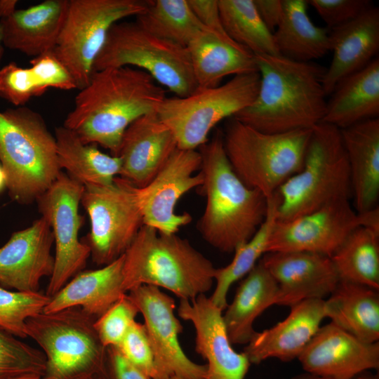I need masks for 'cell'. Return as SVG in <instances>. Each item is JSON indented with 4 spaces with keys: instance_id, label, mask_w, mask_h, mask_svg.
<instances>
[{
    "instance_id": "1",
    "label": "cell",
    "mask_w": 379,
    "mask_h": 379,
    "mask_svg": "<svg viewBox=\"0 0 379 379\" xmlns=\"http://www.w3.org/2000/svg\"><path fill=\"white\" fill-rule=\"evenodd\" d=\"M165 98L164 89L140 69L95 71L75 97L63 126L83 142L99 145L118 156L126 128L139 117L156 112Z\"/></svg>"
},
{
    "instance_id": "2",
    "label": "cell",
    "mask_w": 379,
    "mask_h": 379,
    "mask_svg": "<svg viewBox=\"0 0 379 379\" xmlns=\"http://www.w3.org/2000/svg\"><path fill=\"white\" fill-rule=\"evenodd\" d=\"M260 86L253 102L234 119L258 131L280 133L312 129L326 112V68L280 55H255Z\"/></svg>"
},
{
    "instance_id": "3",
    "label": "cell",
    "mask_w": 379,
    "mask_h": 379,
    "mask_svg": "<svg viewBox=\"0 0 379 379\" xmlns=\"http://www.w3.org/2000/svg\"><path fill=\"white\" fill-rule=\"evenodd\" d=\"M200 149L201 186L206 202L197 229L212 247L223 253H234L264 222L267 201L260 191L248 187L235 173L220 133Z\"/></svg>"
},
{
    "instance_id": "4",
    "label": "cell",
    "mask_w": 379,
    "mask_h": 379,
    "mask_svg": "<svg viewBox=\"0 0 379 379\" xmlns=\"http://www.w3.org/2000/svg\"><path fill=\"white\" fill-rule=\"evenodd\" d=\"M215 268L187 239L143 225L124 254L123 286L151 285L192 300L211 290Z\"/></svg>"
},
{
    "instance_id": "5",
    "label": "cell",
    "mask_w": 379,
    "mask_h": 379,
    "mask_svg": "<svg viewBox=\"0 0 379 379\" xmlns=\"http://www.w3.org/2000/svg\"><path fill=\"white\" fill-rule=\"evenodd\" d=\"M0 164L18 204L36 201L53 185L62 171L55 135L41 114L24 106L0 111Z\"/></svg>"
},
{
    "instance_id": "6",
    "label": "cell",
    "mask_w": 379,
    "mask_h": 379,
    "mask_svg": "<svg viewBox=\"0 0 379 379\" xmlns=\"http://www.w3.org/2000/svg\"><path fill=\"white\" fill-rule=\"evenodd\" d=\"M277 220L287 222L350 199V169L340 130L321 122L312 130L301 170L277 190Z\"/></svg>"
},
{
    "instance_id": "7",
    "label": "cell",
    "mask_w": 379,
    "mask_h": 379,
    "mask_svg": "<svg viewBox=\"0 0 379 379\" xmlns=\"http://www.w3.org/2000/svg\"><path fill=\"white\" fill-rule=\"evenodd\" d=\"M95 320L79 307L41 312L27 320V336L46 357L40 379H112L107 348L94 328Z\"/></svg>"
},
{
    "instance_id": "8",
    "label": "cell",
    "mask_w": 379,
    "mask_h": 379,
    "mask_svg": "<svg viewBox=\"0 0 379 379\" xmlns=\"http://www.w3.org/2000/svg\"><path fill=\"white\" fill-rule=\"evenodd\" d=\"M312 130L268 133L232 117L222 138L235 173L248 187L269 199L301 170Z\"/></svg>"
},
{
    "instance_id": "9",
    "label": "cell",
    "mask_w": 379,
    "mask_h": 379,
    "mask_svg": "<svg viewBox=\"0 0 379 379\" xmlns=\"http://www.w3.org/2000/svg\"><path fill=\"white\" fill-rule=\"evenodd\" d=\"M121 67L145 71L177 97L188 96L198 88L187 47L151 34L135 21H119L111 27L93 72Z\"/></svg>"
},
{
    "instance_id": "10",
    "label": "cell",
    "mask_w": 379,
    "mask_h": 379,
    "mask_svg": "<svg viewBox=\"0 0 379 379\" xmlns=\"http://www.w3.org/2000/svg\"><path fill=\"white\" fill-rule=\"evenodd\" d=\"M259 86L258 72L236 75L222 85L198 88L186 97H166L156 112L173 133L178 148L196 149L208 141L220 121L253 102Z\"/></svg>"
},
{
    "instance_id": "11",
    "label": "cell",
    "mask_w": 379,
    "mask_h": 379,
    "mask_svg": "<svg viewBox=\"0 0 379 379\" xmlns=\"http://www.w3.org/2000/svg\"><path fill=\"white\" fill-rule=\"evenodd\" d=\"M144 0H69L53 53L74 79L77 89L89 82L94 62L111 27L145 11Z\"/></svg>"
},
{
    "instance_id": "12",
    "label": "cell",
    "mask_w": 379,
    "mask_h": 379,
    "mask_svg": "<svg viewBox=\"0 0 379 379\" xmlns=\"http://www.w3.org/2000/svg\"><path fill=\"white\" fill-rule=\"evenodd\" d=\"M135 188L119 176L108 185H84L81 204L90 220L87 244L97 265L124 255L143 225Z\"/></svg>"
},
{
    "instance_id": "13",
    "label": "cell",
    "mask_w": 379,
    "mask_h": 379,
    "mask_svg": "<svg viewBox=\"0 0 379 379\" xmlns=\"http://www.w3.org/2000/svg\"><path fill=\"white\" fill-rule=\"evenodd\" d=\"M84 188L61 171L36 200L39 213L51 227L55 246L54 268L46 292L50 298L81 272L91 256L88 245L79 239L84 222L79 212Z\"/></svg>"
},
{
    "instance_id": "14",
    "label": "cell",
    "mask_w": 379,
    "mask_h": 379,
    "mask_svg": "<svg viewBox=\"0 0 379 379\" xmlns=\"http://www.w3.org/2000/svg\"><path fill=\"white\" fill-rule=\"evenodd\" d=\"M201 166L199 151L177 148L148 184L135 187L144 225L172 234L191 222L192 216L177 213L175 206L185 193L202 185Z\"/></svg>"
},
{
    "instance_id": "15",
    "label": "cell",
    "mask_w": 379,
    "mask_h": 379,
    "mask_svg": "<svg viewBox=\"0 0 379 379\" xmlns=\"http://www.w3.org/2000/svg\"><path fill=\"white\" fill-rule=\"evenodd\" d=\"M128 295L143 317L154 356L157 378L176 375L181 379H206V364L190 359L180 344L179 335L183 328L175 314L174 299L151 285L135 287L129 291Z\"/></svg>"
},
{
    "instance_id": "16",
    "label": "cell",
    "mask_w": 379,
    "mask_h": 379,
    "mask_svg": "<svg viewBox=\"0 0 379 379\" xmlns=\"http://www.w3.org/2000/svg\"><path fill=\"white\" fill-rule=\"evenodd\" d=\"M360 227L350 199L338 200L287 222L276 220L267 253L305 251L331 256Z\"/></svg>"
},
{
    "instance_id": "17",
    "label": "cell",
    "mask_w": 379,
    "mask_h": 379,
    "mask_svg": "<svg viewBox=\"0 0 379 379\" xmlns=\"http://www.w3.org/2000/svg\"><path fill=\"white\" fill-rule=\"evenodd\" d=\"M178 316L195 330V350L207 364L206 379H244L251 364L230 341L222 310L205 294L192 300H180Z\"/></svg>"
},
{
    "instance_id": "18",
    "label": "cell",
    "mask_w": 379,
    "mask_h": 379,
    "mask_svg": "<svg viewBox=\"0 0 379 379\" xmlns=\"http://www.w3.org/2000/svg\"><path fill=\"white\" fill-rule=\"evenodd\" d=\"M260 261L279 288L276 305L290 307L306 300L329 296L340 278L330 257L305 252L265 253Z\"/></svg>"
},
{
    "instance_id": "19",
    "label": "cell",
    "mask_w": 379,
    "mask_h": 379,
    "mask_svg": "<svg viewBox=\"0 0 379 379\" xmlns=\"http://www.w3.org/2000/svg\"><path fill=\"white\" fill-rule=\"evenodd\" d=\"M307 373L352 379L379 368V342L364 343L332 322L321 326L298 358Z\"/></svg>"
},
{
    "instance_id": "20",
    "label": "cell",
    "mask_w": 379,
    "mask_h": 379,
    "mask_svg": "<svg viewBox=\"0 0 379 379\" xmlns=\"http://www.w3.org/2000/svg\"><path fill=\"white\" fill-rule=\"evenodd\" d=\"M53 235L41 216L29 227L13 232L0 248V286L36 292L42 278L51 276L55 259Z\"/></svg>"
},
{
    "instance_id": "21",
    "label": "cell",
    "mask_w": 379,
    "mask_h": 379,
    "mask_svg": "<svg viewBox=\"0 0 379 379\" xmlns=\"http://www.w3.org/2000/svg\"><path fill=\"white\" fill-rule=\"evenodd\" d=\"M178 148L171 131L156 112L135 120L125 131L118 156L119 177L140 188L148 184Z\"/></svg>"
},
{
    "instance_id": "22",
    "label": "cell",
    "mask_w": 379,
    "mask_h": 379,
    "mask_svg": "<svg viewBox=\"0 0 379 379\" xmlns=\"http://www.w3.org/2000/svg\"><path fill=\"white\" fill-rule=\"evenodd\" d=\"M326 317L324 300L302 301L288 315L270 328L255 331L244 347L251 364L276 358L283 361L298 359L317 333Z\"/></svg>"
},
{
    "instance_id": "23",
    "label": "cell",
    "mask_w": 379,
    "mask_h": 379,
    "mask_svg": "<svg viewBox=\"0 0 379 379\" xmlns=\"http://www.w3.org/2000/svg\"><path fill=\"white\" fill-rule=\"evenodd\" d=\"M332 61L323 86L326 96L347 77L364 69L379 51V8L373 6L354 20L329 29Z\"/></svg>"
},
{
    "instance_id": "24",
    "label": "cell",
    "mask_w": 379,
    "mask_h": 379,
    "mask_svg": "<svg viewBox=\"0 0 379 379\" xmlns=\"http://www.w3.org/2000/svg\"><path fill=\"white\" fill-rule=\"evenodd\" d=\"M69 0H46L1 19L3 44L27 55L53 51Z\"/></svg>"
},
{
    "instance_id": "25",
    "label": "cell",
    "mask_w": 379,
    "mask_h": 379,
    "mask_svg": "<svg viewBox=\"0 0 379 379\" xmlns=\"http://www.w3.org/2000/svg\"><path fill=\"white\" fill-rule=\"evenodd\" d=\"M198 88H214L230 75L258 72L255 55L227 34L206 27L187 46Z\"/></svg>"
},
{
    "instance_id": "26",
    "label": "cell",
    "mask_w": 379,
    "mask_h": 379,
    "mask_svg": "<svg viewBox=\"0 0 379 379\" xmlns=\"http://www.w3.org/2000/svg\"><path fill=\"white\" fill-rule=\"evenodd\" d=\"M357 213L377 206L379 197V119L340 130Z\"/></svg>"
},
{
    "instance_id": "27",
    "label": "cell",
    "mask_w": 379,
    "mask_h": 379,
    "mask_svg": "<svg viewBox=\"0 0 379 379\" xmlns=\"http://www.w3.org/2000/svg\"><path fill=\"white\" fill-rule=\"evenodd\" d=\"M123 267L124 255L100 269L79 272L51 298L43 312L79 307L98 319L126 293Z\"/></svg>"
},
{
    "instance_id": "28",
    "label": "cell",
    "mask_w": 379,
    "mask_h": 379,
    "mask_svg": "<svg viewBox=\"0 0 379 379\" xmlns=\"http://www.w3.org/2000/svg\"><path fill=\"white\" fill-rule=\"evenodd\" d=\"M327 100L321 122L339 129L379 117V59L340 81Z\"/></svg>"
},
{
    "instance_id": "29",
    "label": "cell",
    "mask_w": 379,
    "mask_h": 379,
    "mask_svg": "<svg viewBox=\"0 0 379 379\" xmlns=\"http://www.w3.org/2000/svg\"><path fill=\"white\" fill-rule=\"evenodd\" d=\"M279 288L260 260L239 284L234 299L222 314L232 345L247 344L255 332L253 323L276 305Z\"/></svg>"
},
{
    "instance_id": "30",
    "label": "cell",
    "mask_w": 379,
    "mask_h": 379,
    "mask_svg": "<svg viewBox=\"0 0 379 379\" xmlns=\"http://www.w3.org/2000/svg\"><path fill=\"white\" fill-rule=\"evenodd\" d=\"M324 307L331 322L364 343L378 342V290L340 280Z\"/></svg>"
},
{
    "instance_id": "31",
    "label": "cell",
    "mask_w": 379,
    "mask_h": 379,
    "mask_svg": "<svg viewBox=\"0 0 379 379\" xmlns=\"http://www.w3.org/2000/svg\"><path fill=\"white\" fill-rule=\"evenodd\" d=\"M30 64L29 67L23 68L12 62L0 69V96L3 99L22 107L48 88H77L74 79L53 51L35 57Z\"/></svg>"
},
{
    "instance_id": "32",
    "label": "cell",
    "mask_w": 379,
    "mask_h": 379,
    "mask_svg": "<svg viewBox=\"0 0 379 379\" xmlns=\"http://www.w3.org/2000/svg\"><path fill=\"white\" fill-rule=\"evenodd\" d=\"M56 152L60 168L84 185H108L119 175L121 160L109 155L96 145L86 144L73 131L63 125L55 128Z\"/></svg>"
},
{
    "instance_id": "33",
    "label": "cell",
    "mask_w": 379,
    "mask_h": 379,
    "mask_svg": "<svg viewBox=\"0 0 379 379\" xmlns=\"http://www.w3.org/2000/svg\"><path fill=\"white\" fill-rule=\"evenodd\" d=\"M305 0H284L282 20L273 33L279 55L298 62H312L330 51L329 29L315 25Z\"/></svg>"
},
{
    "instance_id": "34",
    "label": "cell",
    "mask_w": 379,
    "mask_h": 379,
    "mask_svg": "<svg viewBox=\"0 0 379 379\" xmlns=\"http://www.w3.org/2000/svg\"><path fill=\"white\" fill-rule=\"evenodd\" d=\"M340 280L379 290V234L358 227L331 256Z\"/></svg>"
},
{
    "instance_id": "35",
    "label": "cell",
    "mask_w": 379,
    "mask_h": 379,
    "mask_svg": "<svg viewBox=\"0 0 379 379\" xmlns=\"http://www.w3.org/2000/svg\"><path fill=\"white\" fill-rule=\"evenodd\" d=\"M266 218L255 234L245 244L238 247L227 265L215 268L214 281L215 286L210 297L212 302L222 311L227 306V296L232 285L244 277L265 253L268 240L277 220V198L274 194L267 199Z\"/></svg>"
},
{
    "instance_id": "36",
    "label": "cell",
    "mask_w": 379,
    "mask_h": 379,
    "mask_svg": "<svg viewBox=\"0 0 379 379\" xmlns=\"http://www.w3.org/2000/svg\"><path fill=\"white\" fill-rule=\"evenodd\" d=\"M135 21L151 34L185 47L205 27L187 0L149 1Z\"/></svg>"
},
{
    "instance_id": "37",
    "label": "cell",
    "mask_w": 379,
    "mask_h": 379,
    "mask_svg": "<svg viewBox=\"0 0 379 379\" xmlns=\"http://www.w3.org/2000/svg\"><path fill=\"white\" fill-rule=\"evenodd\" d=\"M223 29L254 55H279L274 35L260 18L253 0H218Z\"/></svg>"
},
{
    "instance_id": "38",
    "label": "cell",
    "mask_w": 379,
    "mask_h": 379,
    "mask_svg": "<svg viewBox=\"0 0 379 379\" xmlns=\"http://www.w3.org/2000/svg\"><path fill=\"white\" fill-rule=\"evenodd\" d=\"M46 369L43 352L0 327V379L27 375L41 377Z\"/></svg>"
},
{
    "instance_id": "39",
    "label": "cell",
    "mask_w": 379,
    "mask_h": 379,
    "mask_svg": "<svg viewBox=\"0 0 379 379\" xmlns=\"http://www.w3.org/2000/svg\"><path fill=\"white\" fill-rule=\"evenodd\" d=\"M50 300L39 291H11L0 286V327L17 338H27V320L43 312Z\"/></svg>"
},
{
    "instance_id": "40",
    "label": "cell",
    "mask_w": 379,
    "mask_h": 379,
    "mask_svg": "<svg viewBox=\"0 0 379 379\" xmlns=\"http://www.w3.org/2000/svg\"><path fill=\"white\" fill-rule=\"evenodd\" d=\"M140 313L135 303L126 293L94 321V328L106 347H117Z\"/></svg>"
},
{
    "instance_id": "41",
    "label": "cell",
    "mask_w": 379,
    "mask_h": 379,
    "mask_svg": "<svg viewBox=\"0 0 379 379\" xmlns=\"http://www.w3.org/2000/svg\"><path fill=\"white\" fill-rule=\"evenodd\" d=\"M116 347L150 379L157 378L154 356L143 324L135 321Z\"/></svg>"
},
{
    "instance_id": "42",
    "label": "cell",
    "mask_w": 379,
    "mask_h": 379,
    "mask_svg": "<svg viewBox=\"0 0 379 379\" xmlns=\"http://www.w3.org/2000/svg\"><path fill=\"white\" fill-rule=\"evenodd\" d=\"M327 28L332 29L347 23L371 8L370 0H308Z\"/></svg>"
},
{
    "instance_id": "43",
    "label": "cell",
    "mask_w": 379,
    "mask_h": 379,
    "mask_svg": "<svg viewBox=\"0 0 379 379\" xmlns=\"http://www.w3.org/2000/svg\"><path fill=\"white\" fill-rule=\"evenodd\" d=\"M187 1L193 13L204 27L216 32L226 34L221 22L218 0Z\"/></svg>"
},
{
    "instance_id": "44",
    "label": "cell",
    "mask_w": 379,
    "mask_h": 379,
    "mask_svg": "<svg viewBox=\"0 0 379 379\" xmlns=\"http://www.w3.org/2000/svg\"><path fill=\"white\" fill-rule=\"evenodd\" d=\"M107 355L112 379H150L128 361L116 347H107Z\"/></svg>"
},
{
    "instance_id": "45",
    "label": "cell",
    "mask_w": 379,
    "mask_h": 379,
    "mask_svg": "<svg viewBox=\"0 0 379 379\" xmlns=\"http://www.w3.org/2000/svg\"><path fill=\"white\" fill-rule=\"evenodd\" d=\"M258 13L270 32L274 33L284 15V0H253Z\"/></svg>"
},
{
    "instance_id": "46",
    "label": "cell",
    "mask_w": 379,
    "mask_h": 379,
    "mask_svg": "<svg viewBox=\"0 0 379 379\" xmlns=\"http://www.w3.org/2000/svg\"><path fill=\"white\" fill-rule=\"evenodd\" d=\"M360 227L367 228L379 234V208L375 206L363 213H357Z\"/></svg>"
},
{
    "instance_id": "47",
    "label": "cell",
    "mask_w": 379,
    "mask_h": 379,
    "mask_svg": "<svg viewBox=\"0 0 379 379\" xmlns=\"http://www.w3.org/2000/svg\"><path fill=\"white\" fill-rule=\"evenodd\" d=\"M18 1L1 0L0 1V20L6 18L16 11Z\"/></svg>"
},
{
    "instance_id": "48",
    "label": "cell",
    "mask_w": 379,
    "mask_h": 379,
    "mask_svg": "<svg viewBox=\"0 0 379 379\" xmlns=\"http://www.w3.org/2000/svg\"><path fill=\"white\" fill-rule=\"evenodd\" d=\"M292 379H334L327 376H323L310 373H304L294 376Z\"/></svg>"
},
{
    "instance_id": "49",
    "label": "cell",
    "mask_w": 379,
    "mask_h": 379,
    "mask_svg": "<svg viewBox=\"0 0 379 379\" xmlns=\"http://www.w3.org/2000/svg\"><path fill=\"white\" fill-rule=\"evenodd\" d=\"M352 379H379L378 375L364 372Z\"/></svg>"
},
{
    "instance_id": "50",
    "label": "cell",
    "mask_w": 379,
    "mask_h": 379,
    "mask_svg": "<svg viewBox=\"0 0 379 379\" xmlns=\"http://www.w3.org/2000/svg\"><path fill=\"white\" fill-rule=\"evenodd\" d=\"M6 178L5 172L0 164V192L6 187Z\"/></svg>"
},
{
    "instance_id": "51",
    "label": "cell",
    "mask_w": 379,
    "mask_h": 379,
    "mask_svg": "<svg viewBox=\"0 0 379 379\" xmlns=\"http://www.w3.org/2000/svg\"><path fill=\"white\" fill-rule=\"evenodd\" d=\"M3 35H2V29H1V23H0V61H1V57H2V55H3V52H4V48H3Z\"/></svg>"
},
{
    "instance_id": "52",
    "label": "cell",
    "mask_w": 379,
    "mask_h": 379,
    "mask_svg": "<svg viewBox=\"0 0 379 379\" xmlns=\"http://www.w3.org/2000/svg\"><path fill=\"white\" fill-rule=\"evenodd\" d=\"M41 377L38 375H27L23 377H20L15 379H40Z\"/></svg>"
},
{
    "instance_id": "53",
    "label": "cell",
    "mask_w": 379,
    "mask_h": 379,
    "mask_svg": "<svg viewBox=\"0 0 379 379\" xmlns=\"http://www.w3.org/2000/svg\"><path fill=\"white\" fill-rule=\"evenodd\" d=\"M157 379H181V378L176 375H171V376L161 377Z\"/></svg>"
}]
</instances>
